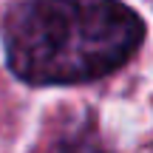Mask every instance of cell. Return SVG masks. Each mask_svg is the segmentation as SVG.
I'll return each instance as SVG.
<instances>
[{"instance_id":"obj_1","label":"cell","mask_w":153,"mask_h":153,"mask_svg":"<svg viewBox=\"0 0 153 153\" xmlns=\"http://www.w3.org/2000/svg\"><path fill=\"white\" fill-rule=\"evenodd\" d=\"M142 34L119 0H28L6 23V60L31 85H76L125 65Z\"/></svg>"},{"instance_id":"obj_2","label":"cell","mask_w":153,"mask_h":153,"mask_svg":"<svg viewBox=\"0 0 153 153\" xmlns=\"http://www.w3.org/2000/svg\"><path fill=\"white\" fill-rule=\"evenodd\" d=\"M62 153H102V150H99V145H94V142H71Z\"/></svg>"}]
</instances>
